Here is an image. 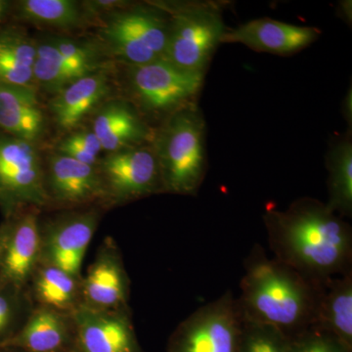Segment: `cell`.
Returning a JSON list of instances; mask_svg holds the SVG:
<instances>
[{
	"label": "cell",
	"instance_id": "cell-9",
	"mask_svg": "<svg viewBox=\"0 0 352 352\" xmlns=\"http://www.w3.org/2000/svg\"><path fill=\"white\" fill-rule=\"evenodd\" d=\"M97 168L107 208L164 193L161 173L152 147L141 145L108 153Z\"/></svg>",
	"mask_w": 352,
	"mask_h": 352
},
{
	"label": "cell",
	"instance_id": "cell-20",
	"mask_svg": "<svg viewBox=\"0 0 352 352\" xmlns=\"http://www.w3.org/2000/svg\"><path fill=\"white\" fill-rule=\"evenodd\" d=\"M34 305L74 314L82 305V274L39 261L28 284Z\"/></svg>",
	"mask_w": 352,
	"mask_h": 352
},
{
	"label": "cell",
	"instance_id": "cell-4",
	"mask_svg": "<svg viewBox=\"0 0 352 352\" xmlns=\"http://www.w3.org/2000/svg\"><path fill=\"white\" fill-rule=\"evenodd\" d=\"M170 15L164 59L188 71L207 73L227 32L219 6L210 2L161 4Z\"/></svg>",
	"mask_w": 352,
	"mask_h": 352
},
{
	"label": "cell",
	"instance_id": "cell-15",
	"mask_svg": "<svg viewBox=\"0 0 352 352\" xmlns=\"http://www.w3.org/2000/svg\"><path fill=\"white\" fill-rule=\"evenodd\" d=\"M320 34L314 27L261 18L227 30L222 43H240L258 52L289 55L308 47L319 38Z\"/></svg>",
	"mask_w": 352,
	"mask_h": 352
},
{
	"label": "cell",
	"instance_id": "cell-6",
	"mask_svg": "<svg viewBox=\"0 0 352 352\" xmlns=\"http://www.w3.org/2000/svg\"><path fill=\"white\" fill-rule=\"evenodd\" d=\"M206 74L188 71L166 59L129 66V88L141 112L164 120L182 109L196 105Z\"/></svg>",
	"mask_w": 352,
	"mask_h": 352
},
{
	"label": "cell",
	"instance_id": "cell-26",
	"mask_svg": "<svg viewBox=\"0 0 352 352\" xmlns=\"http://www.w3.org/2000/svg\"><path fill=\"white\" fill-rule=\"evenodd\" d=\"M34 307L28 287L18 286L0 277V346L19 332Z\"/></svg>",
	"mask_w": 352,
	"mask_h": 352
},
{
	"label": "cell",
	"instance_id": "cell-3",
	"mask_svg": "<svg viewBox=\"0 0 352 352\" xmlns=\"http://www.w3.org/2000/svg\"><path fill=\"white\" fill-rule=\"evenodd\" d=\"M151 147L164 193L193 196L208 170L206 122L197 105L182 109L153 132Z\"/></svg>",
	"mask_w": 352,
	"mask_h": 352
},
{
	"label": "cell",
	"instance_id": "cell-1",
	"mask_svg": "<svg viewBox=\"0 0 352 352\" xmlns=\"http://www.w3.org/2000/svg\"><path fill=\"white\" fill-rule=\"evenodd\" d=\"M273 258L320 288L352 271L351 226L316 199L302 198L287 210L263 214Z\"/></svg>",
	"mask_w": 352,
	"mask_h": 352
},
{
	"label": "cell",
	"instance_id": "cell-2",
	"mask_svg": "<svg viewBox=\"0 0 352 352\" xmlns=\"http://www.w3.org/2000/svg\"><path fill=\"white\" fill-rule=\"evenodd\" d=\"M241 296L244 320L272 326L289 339L311 329L324 289L254 245L244 263Z\"/></svg>",
	"mask_w": 352,
	"mask_h": 352
},
{
	"label": "cell",
	"instance_id": "cell-28",
	"mask_svg": "<svg viewBox=\"0 0 352 352\" xmlns=\"http://www.w3.org/2000/svg\"><path fill=\"white\" fill-rule=\"evenodd\" d=\"M46 38L72 66L87 75L99 72L101 65L100 54L92 44L65 36H53Z\"/></svg>",
	"mask_w": 352,
	"mask_h": 352
},
{
	"label": "cell",
	"instance_id": "cell-14",
	"mask_svg": "<svg viewBox=\"0 0 352 352\" xmlns=\"http://www.w3.org/2000/svg\"><path fill=\"white\" fill-rule=\"evenodd\" d=\"M131 280L122 252L112 237L99 245L94 261L82 275L83 307L96 310L129 307Z\"/></svg>",
	"mask_w": 352,
	"mask_h": 352
},
{
	"label": "cell",
	"instance_id": "cell-30",
	"mask_svg": "<svg viewBox=\"0 0 352 352\" xmlns=\"http://www.w3.org/2000/svg\"><path fill=\"white\" fill-rule=\"evenodd\" d=\"M292 352H351L320 331L310 330L292 339Z\"/></svg>",
	"mask_w": 352,
	"mask_h": 352
},
{
	"label": "cell",
	"instance_id": "cell-25",
	"mask_svg": "<svg viewBox=\"0 0 352 352\" xmlns=\"http://www.w3.org/2000/svg\"><path fill=\"white\" fill-rule=\"evenodd\" d=\"M36 44L34 82L45 91L56 95L78 78L87 76V74L69 65L47 38L41 39Z\"/></svg>",
	"mask_w": 352,
	"mask_h": 352
},
{
	"label": "cell",
	"instance_id": "cell-23",
	"mask_svg": "<svg viewBox=\"0 0 352 352\" xmlns=\"http://www.w3.org/2000/svg\"><path fill=\"white\" fill-rule=\"evenodd\" d=\"M329 199L326 205L344 219L352 215V142L349 132L333 143L326 157Z\"/></svg>",
	"mask_w": 352,
	"mask_h": 352
},
{
	"label": "cell",
	"instance_id": "cell-16",
	"mask_svg": "<svg viewBox=\"0 0 352 352\" xmlns=\"http://www.w3.org/2000/svg\"><path fill=\"white\" fill-rule=\"evenodd\" d=\"M76 322L74 314L34 305L22 329L2 346L25 352H74Z\"/></svg>",
	"mask_w": 352,
	"mask_h": 352
},
{
	"label": "cell",
	"instance_id": "cell-22",
	"mask_svg": "<svg viewBox=\"0 0 352 352\" xmlns=\"http://www.w3.org/2000/svg\"><path fill=\"white\" fill-rule=\"evenodd\" d=\"M36 59V41L24 31L12 25L0 29V85L34 88Z\"/></svg>",
	"mask_w": 352,
	"mask_h": 352
},
{
	"label": "cell",
	"instance_id": "cell-17",
	"mask_svg": "<svg viewBox=\"0 0 352 352\" xmlns=\"http://www.w3.org/2000/svg\"><path fill=\"white\" fill-rule=\"evenodd\" d=\"M92 131L109 153L138 147L151 140L153 132L127 102H106L97 109Z\"/></svg>",
	"mask_w": 352,
	"mask_h": 352
},
{
	"label": "cell",
	"instance_id": "cell-33",
	"mask_svg": "<svg viewBox=\"0 0 352 352\" xmlns=\"http://www.w3.org/2000/svg\"><path fill=\"white\" fill-rule=\"evenodd\" d=\"M0 352H25L15 346H0Z\"/></svg>",
	"mask_w": 352,
	"mask_h": 352
},
{
	"label": "cell",
	"instance_id": "cell-32",
	"mask_svg": "<svg viewBox=\"0 0 352 352\" xmlns=\"http://www.w3.org/2000/svg\"><path fill=\"white\" fill-rule=\"evenodd\" d=\"M11 2L7 0H0V23L6 19L7 14L10 12Z\"/></svg>",
	"mask_w": 352,
	"mask_h": 352
},
{
	"label": "cell",
	"instance_id": "cell-24",
	"mask_svg": "<svg viewBox=\"0 0 352 352\" xmlns=\"http://www.w3.org/2000/svg\"><path fill=\"white\" fill-rule=\"evenodd\" d=\"M20 19L57 29H76L85 20V9L73 0H22L15 4Z\"/></svg>",
	"mask_w": 352,
	"mask_h": 352
},
{
	"label": "cell",
	"instance_id": "cell-31",
	"mask_svg": "<svg viewBox=\"0 0 352 352\" xmlns=\"http://www.w3.org/2000/svg\"><path fill=\"white\" fill-rule=\"evenodd\" d=\"M82 7L85 13H113V11L119 10L122 7L127 6L126 1L119 0H96V1L85 2Z\"/></svg>",
	"mask_w": 352,
	"mask_h": 352
},
{
	"label": "cell",
	"instance_id": "cell-7",
	"mask_svg": "<svg viewBox=\"0 0 352 352\" xmlns=\"http://www.w3.org/2000/svg\"><path fill=\"white\" fill-rule=\"evenodd\" d=\"M242 328L237 298L228 289L176 327L166 352H239Z\"/></svg>",
	"mask_w": 352,
	"mask_h": 352
},
{
	"label": "cell",
	"instance_id": "cell-12",
	"mask_svg": "<svg viewBox=\"0 0 352 352\" xmlns=\"http://www.w3.org/2000/svg\"><path fill=\"white\" fill-rule=\"evenodd\" d=\"M44 180L47 208L63 210L107 208L105 191L97 166L55 153L44 164Z\"/></svg>",
	"mask_w": 352,
	"mask_h": 352
},
{
	"label": "cell",
	"instance_id": "cell-8",
	"mask_svg": "<svg viewBox=\"0 0 352 352\" xmlns=\"http://www.w3.org/2000/svg\"><path fill=\"white\" fill-rule=\"evenodd\" d=\"M25 207L47 208L44 164L34 143L0 131V210L6 219Z\"/></svg>",
	"mask_w": 352,
	"mask_h": 352
},
{
	"label": "cell",
	"instance_id": "cell-21",
	"mask_svg": "<svg viewBox=\"0 0 352 352\" xmlns=\"http://www.w3.org/2000/svg\"><path fill=\"white\" fill-rule=\"evenodd\" d=\"M311 329L328 333L352 352V271L325 287Z\"/></svg>",
	"mask_w": 352,
	"mask_h": 352
},
{
	"label": "cell",
	"instance_id": "cell-27",
	"mask_svg": "<svg viewBox=\"0 0 352 352\" xmlns=\"http://www.w3.org/2000/svg\"><path fill=\"white\" fill-rule=\"evenodd\" d=\"M239 352H292V339L272 326L243 319Z\"/></svg>",
	"mask_w": 352,
	"mask_h": 352
},
{
	"label": "cell",
	"instance_id": "cell-5",
	"mask_svg": "<svg viewBox=\"0 0 352 352\" xmlns=\"http://www.w3.org/2000/svg\"><path fill=\"white\" fill-rule=\"evenodd\" d=\"M168 34L170 15L160 4H127L111 13L101 29L109 50L129 66L163 59Z\"/></svg>",
	"mask_w": 352,
	"mask_h": 352
},
{
	"label": "cell",
	"instance_id": "cell-19",
	"mask_svg": "<svg viewBox=\"0 0 352 352\" xmlns=\"http://www.w3.org/2000/svg\"><path fill=\"white\" fill-rule=\"evenodd\" d=\"M45 129L34 88L0 85V131L36 143Z\"/></svg>",
	"mask_w": 352,
	"mask_h": 352
},
{
	"label": "cell",
	"instance_id": "cell-10",
	"mask_svg": "<svg viewBox=\"0 0 352 352\" xmlns=\"http://www.w3.org/2000/svg\"><path fill=\"white\" fill-rule=\"evenodd\" d=\"M99 208L65 210L41 219V261L82 275L83 258L100 222Z\"/></svg>",
	"mask_w": 352,
	"mask_h": 352
},
{
	"label": "cell",
	"instance_id": "cell-29",
	"mask_svg": "<svg viewBox=\"0 0 352 352\" xmlns=\"http://www.w3.org/2000/svg\"><path fill=\"white\" fill-rule=\"evenodd\" d=\"M103 148L92 131H75L62 139L57 145V153L89 166H98Z\"/></svg>",
	"mask_w": 352,
	"mask_h": 352
},
{
	"label": "cell",
	"instance_id": "cell-11",
	"mask_svg": "<svg viewBox=\"0 0 352 352\" xmlns=\"http://www.w3.org/2000/svg\"><path fill=\"white\" fill-rule=\"evenodd\" d=\"M41 208L25 207L0 223V277L28 287L41 261Z\"/></svg>",
	"mask_w": 352,
	"mask_h": 352
},
{
	"label": "cell",
	"instance_id": "cell-18",
	"mask_svg": "<svg viewBox=\"0 0 352 352\" xmlns=\"http://www.w3.org/2000/svg\"><path fill=\"white\" fill-rule=\"evenodd\" d=\"M110 90L107 76L100 71L78 78L50 102L55 124L62 131H75L88 115L103 105Z\"/></svg>",
	"mask_w": 352,
	"mask_h": 352
},
{
	"label": "cell",
	"instance_id": "cell-13",
	"mask_svg": "<svg viewBox=\"0 0 352 352\" xmlns=\"http://www.w3.org/2000/svg\"><path fill=\"white\" fill-rule=\"evenodd\" d=\"M74 317V352H145L136 336L131 307L96 310L80 305Z\"/></svg>",
	"mask_w": 352,
	"mask_h": 352
}]
</instances>
